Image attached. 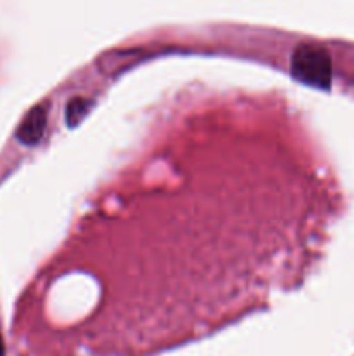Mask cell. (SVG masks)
Masks as SVG:
<instances>
[{
	"label": "cell",
	"instance_id": "obj_2",
	"mask_svg": "<svg viewBox=\"0 0 354 356\" xmlns=\"http://www.w3.org/2000/svg\"><path fill=\"white\" fill-rule=\"evenodd\" d=\"M45 124H47V111L44 106H35L30 113L24 117L21 122L19 129H17L16 136L23 145H37L40 141L42 134L45 131Z\"/></svg>",
	"mask_w": 354,
	"mask_h": 356
},
{
	"label": "cell",
	"instance_id": "obj_4",
	"mask_svg": "<svg viewBox=\"0 0 354 356\" xmlns=\"http://www.w3.org/2000/svg\"><path fill=\"white\" fill-rule=\"evenodd\" d=\"M0 356H3V343H2V337H0Z\"/></svg>",
	"mask_w": 354,
	"mask_h": 356
},
{
	"label": "cell",
	"instance_id": "obj_1",
	"mask_svg": "<svg viewBox=\"0 0 354 356\" xmlns=\"http://www.w3.org/2000/svg\"><path fill=\"white\" fill-rule=\"evenodd\" d=\"M290 68L294 79L305 86L325 90L332 86V59L318 45H298L292 54Z\"/></svg>",
	"mask_w": 354,
	"mask_h": 356
},
{
	"label": "cell",
	"instance_id": "obj_3",
	"mask_svg": "<svg viewBox=\"0 0 354 356\" xmlns=\"http://www.w3.org/2000/svg\"><path fill=\"white\" fill-rule=\"evenodd\" d=\"M87 106H89V103H87V101H82V99L71 101V103L68 104V111H66V118H68V124L75 125L76 122H78L80 118L83 117Z\"/></svg>",
	"mask_w": 354,
	"mask_h": 356
}]
</instances>
